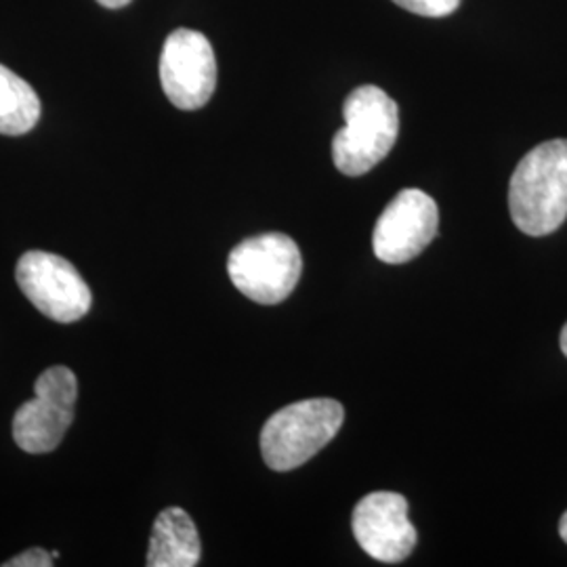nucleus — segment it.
Wrapping results in <instances>:
<instances>
[{"instance_id":"obj_1","label":"nucleus","mask_w":567,"mask_h":567,"mask_svg":"<svg viewBox=\"0 0 567 567\" xmlns=\"http://www.w3.org/2000/svg\"><path fill=\"white\" fill-rule=\"evenodd\" d=\"M513 224L526 236L543 238L567 219V140L536 145L517 164L508 183Z\"/></svg>"},{"instance_id":"obj_2","label":"nucleus","mask_w":567,"mask_h":567,"mask_svg":"<svg viewBox=\"0 0 567 567\" xmlns=\"http://www.w3.org/2000/svg\"><path fill=\"white\" fill-rule=\"evenodd\" d=\"M344 126L332 140V161L347 177L383 163L400 133L398 103L374 84L358 86L343 105Z\"/></svg>"},{"instance_id":"obj_3","label":"nucleus","mask_w":567,"mask_h":567,"mask_svg":"<svg viewBox=\"0 0 567 567\" xmlns=\"http://www.w3.org/2000/svg\"><path fill=\"white\" fill-rule=\"evenodd\" d=\"M343 421V405L337 400L316 398L286 405L261 431L265 465L278 473L305 465L334 440Z\"/></svg>"},{"instance_id":"obj_4","label":"nucleus","mask_w":567,"mask_h":567,"mask_svg":"<svg viewBox=\"0 0 567 567\" xmlns=\"http://www.w3.org/2000/svg\"><path fill=\"white\" fill-rule=\"evenodd\" d=\"M303 259L292 238L261 234L238 244L227 259L231 284L259 305H278L290 297L301 280Z\"/></svg>"},{"instance_id":"obj_5","label":"nucleus","mask_w":567,"mask_h":567,"mask_svg":"<svg viewBox=\"0 0 567 567\" xmlns=\"http://www.w3.org/2000/svg\"><path fill=\"white\" fill-rule=\"evenodd\" d=\"M79 400L76 374L53 365L37 379L34 398L13 416V440L28 454H47L60 446L74 421Z\"/></svg>"},{"instance_id":"obj_6","label":"nucleus","mask_w":567,"mask_h":567,"mask_svg":"<svg viewBox=\"0 0 567 567\" xmlns=\"http://www.w3.org/2000/svg\"><path fill=\"white\" fill-rule=\"evenodd\" d=\"M16 280L25 299L60 324L79 322L93 303L89 284L82 280L79 269L53 252H25L16 267Z\"/></svg>"},{"instance_id":"obj_7","label":"nucleus","mask_w":567,"mask_h":567,"mask_svg":"<svg viewBox=\"0 0 567 567\" xmlns=\"http://www.w3.org/2000/svg\"><path fill=\"white\" fill-rule=\"evenodd\" d=\"M161 82L175 107L187 112L204 107L217 89V60L210 41L196 30H175L164 42Z\"/></svg>"},{"instance_id":"obj_8","label":"nucleus","mask_w":567,"mask_h":567,"mask_svg":"<svg viewBox=\"0 0 567 567\" xmlns=\"http://www.w3.org/2000/svg\"><path fill=\"white\" fill-rule=\"evenodd\" d=\"M440 229V208L423 189H402L379 217L372 248L385 264L412 261L425 250Z\"/></svg>"},{"instance_id":"obj_9","label":"nucleus","mask_w":567,"mask_h":567,"mask_svg":"<svg viewBox=\"0 0 567 567\" xmlns=\"http://www.w3.org/2000/svg\"><path fill=\"white\" fill-rule=\"evenodd\" d=\"M353 536L365 553L383 564H400L416 547V529L408 519V501L395 492H372L353 508Z\"/></svg>"},{"instance_id":"obj_10","label":"nucleus","mask_w":567,"mask_h":567,"mask_svg":"<svg viewBox=\"0 0 567 567\" xmlns=\"http://www.w3.org/2000/svg\"><path fill=\"white\" fill-rule=\"evenodd\" d=\"M203 545L194 519L179 507L164 508L156 517L147 566L150 567H194L200 564Z\"/></svg>"},{"instance_id":"obj_11","label":"nucleus","mask_w":567,"mask_h":567,"mask_svg":"<svg viewBox=\"0 0 567 567\" xmlns=\"http://www.w3.org/2000/svg\"><path fill=\"white\" fill-rule=\"evenodd\" d=\"M41 118V100L32 84L0 65V135H25Z\"/></svg>"},{"instance_id":"obj_12","label":"nucleus","mask_w":567,"mask_h":567,"mask_svg":"<svg viewBox=\"0 0 567 567\" xmlns=\"http://www.w3.org/2000/svg\"><path fill=\"white\" fill-rule=\"evenodd\" d=\"M405 11L423 18H446L461 7V0H393Z\"/></svg>"},{"instance_id":"obj_13","label":"nucleus","mask_w":567,"mask_h":567,"mask_svg":"<svg viewBox=\"0 0 567 567\" xmlns=\"http://www.w3.org/2000/svg\"><path fill=\"white\" fill-rule=\"evenodd\" d=\"M4 567H51L53 566V555L44 548H28L20 555H16L13 559L4 561Z\"/></svg>"},{"instance_id":"obj_14","label":"nucleus","mask_w":567,"mask_h":567,"mask_svg":"<svg viewBox=\"0 0 567 567\" xmlns=\"http://www.w3.org/2000/svg\"><path fill=\"white\" fill-rule=\"evenodd\" d=\"M97 2L107 9H121V7H126L131 0H97Z\"/></svg>"},{"instance_id":"obj_15","label":"nucleus","mask_w":567,"mask_h":567,"mask_svg":"<svg viewBox=\"0 0 567 567\" xmlns=\"http://www.w3.org/2000/svg\"><path fill=\"white\" fill-rule=\"evenodd\" d=\"M559 534H561V538H564V543L567 545V511L564 513L561 522H559Z\"/></svg>"},{"instance_id":"obj_16","label":"nucleus","mask_w":567,"mask_h":567,"mask_svg":"<svg viewBox=\"0 0 567 567\" xmlns=\"http://www.w3.org/2000/svg\"><path fill=\"white\" fill-rule=\"evenodd\" d=\"M561 351H564V355L567 358V324L564 326V330H561Z\"/></svg>"}]
</instances>
